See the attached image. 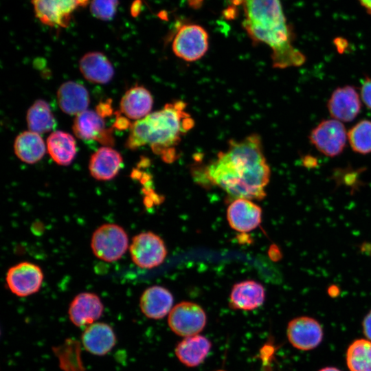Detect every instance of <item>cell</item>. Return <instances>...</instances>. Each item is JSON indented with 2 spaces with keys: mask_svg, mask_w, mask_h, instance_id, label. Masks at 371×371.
Segmentation results:
<instances>
[{
  "mask_svg": "<svg viewBox=\"0 0 371 371\" xmlns=\"http://www.w3.org/2000/svg\"><path fill=\"white\" fill-rule=\"evenodd\" d=\"M265 300V289L260 283L245 280L232 286L229 305L235 310L253 311L261 306Z\"/></svg>",
  "mask_w": 371,
  "mask_h": 371,
  "instance_id": "e0dca14e",
  "label": "cell"
},
{
  "mask_svg": "<svg viewBox=\"0 0 371 371\" xmlns=\"http://www.w3.org/2000/svg\"><path fill=\"white\" fill-rule=\"evenodd\" d=\"M35 16L43 24L67 27L77 9L89 5L90 0H31Z\"/></svg>",
  "mask_w": 371,
  "mask_h": 371,
  "instance_id": "8992f818",
  "label": "cell"
},
{
  "mask_svg": "<svg viewBox=\"0 0 371 371\" xmlns=\"http://www.w3.org/2000/svg\"><path fill=\"white\" fill-rule=\"evenodd\" d=\"M79 68L85 78L94 83L106 84L114 75L111 63L99 52L85 54L79 61Z\"/></svg>",
  "mask_w": 371,
  "mask_h": 371,
  "instance_id": "603a6c76",
  "label": "cell"
},
{
  "mask_svg": "<svg viewBox=\"0 0 371 371\" xmlns=\"http://www.w3.org/2000/svg\"><path fill=\"white\" fill-rule=\"evenodd\" d=\"M104 117L97 111L86 110L76 115L73 124L75 135L85 140H96L106 146L113 145L112 129L105 128Z\"/></svg>",
  "mask_w": 371,
  "mask_h": 371,
  "instance_id": "5bb4252c",
  "label": "cell"
},
{
  "mask_svg": "<svg viewBox=\"0 0 371 371\" xmlns=\"http://www.w3.org/2000/svg\"><path fill=\"white\" fill-rule=\"evenodd\" d=\"M361 5L371 14V0H359Z\"/></svg>",
  "mask_w": 371,
  "mask_h": 371,
  "instance_id": "e575fe53",
  "label": "cell"
},
{
  "mask_svg": "<svg viewBox=\"0 0 371 371\" xmlns=\"http://www.w3.org/2000/svg\"><path fill=\"white\" fill-rule=\"evenodd\" d=\"M361 100L360 93L354 86L337 87L327 103L329 114L333 119L341 122H351L361 111Z\"/></svg>",
  "mask_w": 371,
  "mask_h": 371,
  "instance_id": "8fae6325",
  "label": "cell"
},
{
  "mask_svg": "<svg viewBox=\"0 0 371 371\" xmlns=\"http://www.w3.org/2000/svg\"><path fill=\"white\" fill-rule=\"evenodd\" d=\"M205 174L212 183L235 199H263L271 170L260 135L229 140L227 149L206 166Z\"/></svg>",
  "mask_w": 371,
  "mask_h": 371,
  "instance_id": "6da1fadb",
  "label": "cell"
},
{
  "mask_svg": "<svg viewBox=\"0 0 371 371\" xmlns=\"http://www.w3.org/2000/svg\"><path fill=\"white\" fill-rule=\"evenodd\" d=\"M346 363L350 371H371V341H354L347 349Z\"/></svg>",
  "mask_w": 371,
  "mask_h": 371,
  "instance_id": "4316f807",
  "label": "cell"
},
{
  "mask_svg": "<svg viewBox=\"0 0 371 371\" xmlns=\"http://www.w3.org/2000/svg\"><path fill=\"white\" fill-rule=\"evenodd\" d=\"M286 335L289 341L294 348L301 350H309L321 343L323 330L316 319L302 316L289 322Z\"/></svg>",
  "mask_w": 371,
  "mask_h": 371,
  "instance_id": "7c38bea8",
  "label": "cell"
},
{
  "mask_svg": "<svg viewBox=\"0 0 371 371\" xmlns=\"http://www.w3.org/2000/svg\"><path fill=\"white\" fill-rule=\"evenodd\" d=\"M212 348L210 341L203 335L184 337L176 346L175 356L187 367L194 368L203 362Z\"/></svg>",
  "mask_w": 371,
  "mask_h": 371,
  "instance_id": "ffe728a7",
  "label": "cell"
},
{
  "mask_svg": "<svg viewBox=\"0 0 371 371\" xmlns=\"http://www.w3.org/2000/svg\"><path fill=\"white\" fill-rule=\"evenodd\" d=\"M118 5L119 0H90L89 10L95 19L106 21L114 18Z\"/></svg>",
  "mask_w": 371,
  "mask_h": 371,
  "instance_id": "f1b7e54d",
  "label": "cell"
},
{
  "mask_svg": "<svg viewBox=\"0 0 371 371\" xmlns=\"http://www.w3.org/2000/svg\"><path fill=\"white\" fill-rule=\"evenodd\" d=\"M43 278L39 266L29 262H22L8 269L5 280L12 293L19 297H27L38 291Z\"/></svg>",
  "mask_w": 371,
  "mask_h": 371,
  "instance_id": "30bf717a",
  "label": "cell"
},
{
  "mask_svg": "<svg viewBox=\"0 0 371 371\" xmlns=\"http://www.w3.org/2000/svg\"><path fill=\"white\" fill-rule=\"evenodd\" d=\"M207 322L205 311L199 304L183 301L172 307L168 317V324L176 335L187 337L198 335Z\"/></svg>",
  "mask_w": 371,
  "mask_h": 371,
  "instance_id": "ba28073f",
  "label": "cell"
},
{
  "mask_svg": "<svg viewBox=\"0 0 371 371\" xmlns=\"http://www.w3.org/2000/svg\"><path fill=\"white\" fill-rule=\"evenodd\" d=\"M348 142L357 153L366 155L371 153V121L363 120L348 131Z\"/></svg>",
  "mask_w": 371,
  "mask_h": 371,
  "instance_id": "83f0119b",
  "label": "cell"
},
{
  "mask_svg": "<svg viewBox=\"0 0 371 371\" xmlns=\"http://www.w3.org/2000/svg\"><path fill=\"white\" fill-rule=\"evenodd\" d=\"M103 304L98 295L84 292L71 301L68 314L70 321L77 327H87L95 322L102 315Z\"/></svg>",
  "mask_w": 371,
  "mask_h": 371,
  "instance_id": "9a60e30c",
  "label": "cell"
},
{
  "mask_svg": "<svg viewBox=\"0 0 371 371\" xmlns=\"http://www.w3.org/2000/svg\"><path fill=\"white\" fill-rule=\"evenodd\" d=\"M57 100L60 109L64 113L78 115L87 110L89 95L83 85L74 81H67L58 89Z\"/></svg>",
  "mask_w": 371,
  "mask_h": 371,
  "instance_id": "7402d4cb",
  "label": "cell"
},
{
  "mask_svg": "<svg viewBox=\"0 0 371 371\" xmlns=\"http://www.w3.org/2000/svg\"><path fill=\"white\" fill-rule=\"evenodd\" d=\"M153 98L150 92L143 86L131 87L120 101V111L126 117L139 120L150 113Z\"/></svg>",
  "mask_w": 371,
  "mask_h": 371,
  "instance_id": "44dd1931",
  "label": "cell"
},
{
  "mask_svg": "<svg viewBox=\"0 0 371 371\" xmlns=\"http://www.w3.org/2000/svg\"><path fill=\"white\" fill-rule=\"evenodd\" d=\"M186 106L185 102L175 100L135 121L130 127L126 146L135 150L148 145L164 161H175L177 146L194 126V119L186 110Z\"/></svg>",
  "mask_w": 371,
  "mask_h": 371,
  "instance_id": "3957f363",
  "label": "cell"
},
{
  "mask_svg": "<svg viewBox=\"0 0 371 371\" xmlns=\"http://www.w3.org/2000/svg\"><path fill=\"white\" fill-rule=\"evenodd\" d=\"M360 96L365 105L371 109V77L365 76L360 89Z\"/></svg>",
  "mask_w": 371,
  "mask_h": 371,
  "instance_id": "f546056e",
  "label": "cell"
},
{
  "mask_svg": "<svg viewBox=\"0 0 371 371\" xmlns=\"http://www.w3.org/2000/svg\"><path fill=\"white\" fill-rule=\"evenodd\" d=\"M133 262L139 267L152 269L164 262L167 249L164 240L152 232L135 235L129 247Z\"/></svg>",
  "mask_w": 371,
  "mask_h": 371,
  "instance_id": "9c48e42d",
  "label": "cell"
},
{
  "mask_svg": "<svg viewBox=\"0 0 371 371\" xmlns=\"http://www.w3.org/2000/svg\"><path fill=\"white\" fill-rule=\"evenodd\" d=\"M174 298L166 288L152 286L142 294L139 307L142 313L148 318L159 319L169 314L172 308Z\"/></svg>",
  "mask_w": 371,
  "mask_h": 371,
  "instance_id": "ac0fdd59",
  "label": "cell"
},
{
  "mask_svg": "<svg viewBox=\"0 0 371 371\" xmlns=\"http://www.w3.org/2000/svg\"><path fill=\"white\" fill-rule=\"evenodd\" d=\"M362 325L365 336L371 341V311L364 317Z\"/></svg>",
  "mask_w": 371,
  "mask_h": 371,
  "instance_id": "4dcf8cb0",
  "label": "cell"
},
{
  "mask_svg": "<svg viewBox=\"0 0 371 371\" xmlns=\"http://www.w3.org/2000/svg\"><path fill=\"white\" fill-rule=\"evenodd\" d=\"M47 149L52 159L58 165L70 164L76 155V141L69 133L56 131L47 139Z\"/></svg>",
  "mask_w": 371,
  "mask_h": 371,
  "instance_id": "d4e9b609",
  "label": "cell"
},
{
  "mask_svg": "<svg viewBox=\"0 0 371 371\" xmlns=\"http://www.w3.org/2000/svg\"><path fill=\"white\" fill-rule=\"evenodd\" d=\"M227 219L235 231L249 232L260 225L262 209L250 199L236 198L227 207Z\"/></svg>",
  "mask_w": 371,
  "mask_h": 371,
  "instance_id": "4fadbf2b",
  "label": "cell"
},
{
  "mask_svg": "<svg viewBox=\"0 0 371 371\" xmlns=\"http://www.w3.org/2000/svg\"><path fill=\"white\" fill-rule=\"evenodd\" d=\"M304 164L306 167H314L317 165V161L311 157H306V159L304 161Z\"/></svg>",
  "mask_w": 371,
  "mask_h": 371,
  "instance_id": "836d02e7",
  "label": "cell"
},
{
  "mask_svg": "<svg viewBox=\"0 0 371 371\" xmlns=\"http://www.w3.org/2000/svg\"><path fill=\"white\" fill-rule=\"evenodd\" d=\"M123 164L120 153L108 146L98 149L91 157L89 170L91 175L99 181H109L118 174Z\"/></svg>",
  "mask_w": 371,
  "mask_h": 371,
  "instance_id": "d6986e66",
  "label": "cell"
},
{
  "mask_svg": "<svg viewBox=\"0 0 371 371\" xmlns=\"http://www.w3.org/2000/svg\"><path fill=\"white\" fill-rule=\"evenodd\" d=\"M245 13L243 26L256 42L272 50L274 68L299 67L306 60L293 44V34L286 23L280 0H242Z\"/></svg>",
  "mask_w": 371,
  "mask_h": 371,
  "instance_id": "7a4b0ae2",
  "label": "cell"
},
{
  "mask_svg": "<svg viewBox=\"0 0 371 371\" xmlns=\"http://www.w3.org/2000/svg\"><path fill=\"white\" fill-rule=\"evenodd\" d=\"M81 339L85 349L98 356L106 355L116 344L113 329L110 325L103 322H94L85 327Z\"/></svg>",
  "mask_w": 371,
  "mask_h": 371,
  "instance_id": "2e32d148",
  "label": "cell"
},
{
  "mask_svg": "<svg viewBox=\"0 0 371 371\" xmlns=\"http://www.w3.org/2000/svg\"><path fill=\"white\" fill-rule=\"evenodd\" d=\"M208 38V34L203 27L196 24H186L176 33L172 49L177 57L185 61H196L207 52Z\"/></svg>",
  "mask_w": 371,
  "mask_h": 371,
  "instance_id": "5b68a950",
  "label": "cell"
},
{
  "mask_svg": "<svg viewBox=\"0 0 371 371\" xmlns=\"http://www.w3.org/2000/svg\"><path fill=\"white\" fill-rule=\"evenodd\" d=\"M310 142L323 155L333 157L340 155L348 142V132L339 120H324L312 129Z\"/></svg>",
  "mask_w": 371,
  "mask_h": 371,
  "instance_id": "52a82bcc",
  "label": "cell"
},
{
  "mask_svg": "<svg viewBox=\"0 0 371 371\" xmlns=\"http://www.w3.org/2000/svg\"><path fill=\"white\" fill-rule=\"evenodd\" d=\"M217 371H224V370H217Z\"/></svg>",
  "mask_w": 371,
  "mask_h": 371,
  "instance_id": "f35d334b",
  "label": "cell"
},
{
  "mask_svg": "<svg viewBox=\"0 0 371 371\" xmlns=\"http://www.w3.org/2000/svg\"><path fill=\"white\" fill-rule=\"evenodd\" d=\"M319 371H341V370L334 367H326L321 369Z\"/></svg>",
  "mask_w": 371,
  "mask_h": 371,
  "instance_id": "8d00e7d4",
  "label": "cell"
},
{
  "mask_svg": "<svg viewBox=\"0 0 371 371\" xmlns=\"http://www.w3.org/2000/svg\"><path fill=\"white\" fill-rule=\"evenodd\" d=\"M14 150L21 161L27 164H34L43 158L46 146L38 133L29 131H24L16 137Z\"/></svg>",
  "mask_w": 371,
  "mask_h": 371,
  "instance_id": "cb8c5ba5",
  "label": "cell"
},
{
  "mask_svg": "<svg viewBox=\"0 0 371 371\" xmlns=\"http://www.w3.org/2000/svg\"><path fill=\"white\" fill-rule=\"evenodd\" d=\"M91 247L94 255L105 262H114L122 257L128 247V237L120 225L106 223L93 233Z\"/></svg>",
  "mask_w": 371,
  "mask_h": 371,
  "instance_id": "277c9868",
  "label": "cell"
},
{
  "mask_svg": "<svg viewBox=\"0 0 371 371\" xmlns=\"http://www.w3.org/2000/svg\"><path fill=\"white\" fill-rule=\"evenodd\" d=\"M328 293L330 295H335L339 293V289L335 285H332L328 289Z\"/></svg>",
  "mask_w": 371,
  "mask_h": 371,
  "instance_id": "d590c367",
  "label": "cell"
},
{
  "mask_svg": "<svg viewBox=\"0 0 371 371\" xmlns=\"http://www.w3.org/2000/svg\"><path fill=\"white\" fill-rule=\"evenodd\" d=\"M115 128L118 129H124L128 127H131V124L129 121L125 117H122L121 116H117V120L115 122Z\"/></svg>",
  "mask_w": 371,
  "mask_h": 371,
  "instance_id": "d6a6232c",
  "label": "cell"
},
{
  "mask_svg": "<svg viewBox=\"0 0 371 371\" xmlns=\"http://www.w3.org/2000/svg\"><path fill=\"white\" fill-rule=\"evenodd\" d=\"M27 123L30 131L38 134L51 131L55 120L49 104L44 100H36L27 111Z\"/></svg>",
  "mask_w": 371,
  "mask_h": 371,
  "instance_id": "484cf974",
  "label": "cell"
},
{
  "mask_svg": "<svg viewBox=\"0 0 371 371\" xmlns=\"http://www.w3.org/2000/svg\"><path fill=\"white\" fill-rule=\"evenodd\" d=\"M97 112L104 117L112 113L111 106L109 102L100 103L97 107Z\"/></svg>",
  "mask_w": 371,
  "mask_h": 371,
  "instance_id": "1f68e13d",
  "label": "cell"
},
{
  "mask_svg": "<svg viewBox=\"0 0 371 371\" xmlns=\"http://www.w3.org/2000/svg\"><path fill=\"white\" fill-rule=\"evenodd\" d=\"M235 3H241L242 0H233Z\"/></svg>",
  "mask_w": 371,
  "mask_h": 371,
  "instance_id": "74e56055",
  "label": "cell"
}]
</instances>
